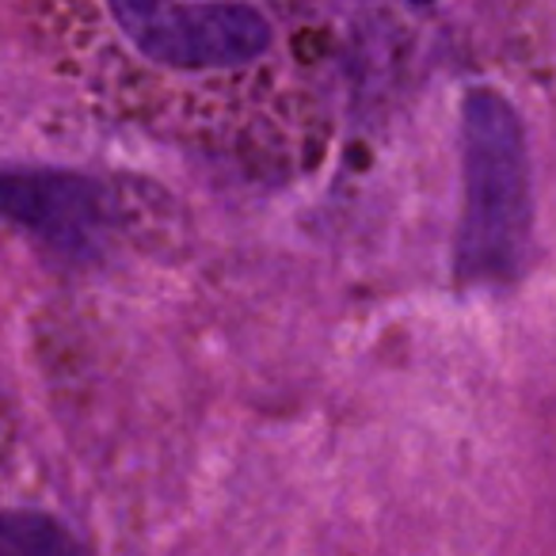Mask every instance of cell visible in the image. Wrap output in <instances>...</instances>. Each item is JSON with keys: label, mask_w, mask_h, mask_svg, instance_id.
Masks as SVG:
<instances>
[{"label": "cell", "mask_w": 556, "mask_h": 556, "mask_svg": "<svg viewBox=\"0 0 556 556\" xmlns=\"http://www.w3.org/2000/svg\"><path fill=\"white\" fill-rule=\"evenodd\" d=\"M412 4H434V0H412Z\"/></svg>", "instance_id": "5"}, {"label": "cell", "mask_w": 556, "mask_h": 556, "mask_svg": "<svg viewBox=\"0 0 556 556\" xmlns=\"http://www.w3.org/2000/svg\"><path fill=\"white\" fill-rule=\"evenodd\" d=\"M465 210L457 232V278L510 282L530 240V161L507 96L472 88L462 111Z\"/></svg>", "instance_id": "1"}, {"label": "cell", "mask_w": 556, "mask_h": 556, "mask_svg": "<svg viewBox=\"0 0 556 556\" xmlns=\"http://www.w3.org/2000/svg\"><path fill=\"white\" fill-rule=\"evenodd\" d=\"M73 538L47 515L4 510L0 515V556H58L73 553Z\"/></svg>", "instance_id": "4"}, {"label": "cell", "mask_w": 556, "mask_h": 556, "mask_svg": "<svg viewBox=\"0 0 556 556\" xmlns=\"http://www.w3.org/2000/svg\"><path fill=\"white\" fill-rule=\"evenodd\" d=\"M0 217L24 225L62 252H92L115 222L111 194L77 172H0Z\"/></svg>", "instance_id": "3"}, {"label": "cell", "mask_w": 556, "mask_h": 556, "mask_svg": "<svg viewBox=\"0 0 556 556\" xmlns=\"http://www.w3.org/2000/svg\"><path fill=\"white\" fill-rule=\"evenodd\" d=\"M108 9L126 39L168 70H232L270 47L263 12L240 0H108Z\"/></svg>", "instance_id": "2"}]
</instances>
